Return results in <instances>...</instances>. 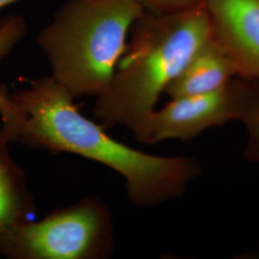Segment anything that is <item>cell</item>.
Returning <instances> with one entry per match:
<instances>
[{
	"instance_id": "obj_1",
	"label": "cell",
	"mask_w": 259,
	"mask_h": 259,
	"mask_svg": "<svg viewBox=\"0 0 259 259\" xmlns=\"http://www.w3.org/2000/svg\"><path fill=\"white\" fill-rule=\"evenodd\" d=\"M10 96L19 119L3 139L28 148L71 153L109 167L123 178L130 202L138 208L182 197L203 174L194 157L156 156L112 139L80 112L74 96L51 75Z\"/></svg>"
},
{
	"instance_id": "obj_2",
	"label": "cell",
	"mask_w": 259,
	"mask_h": 259,
	"mask_svg": "<svg viewBox=\"0 0 259 259\" xmlns=\"http://www.w3.org/2000/svg\"><path fill=\"white\" fill-rule=\"evenodd\" d=\"M111 81L93 106L105 126L135 129L210 38L204 2L176 14L145 13L133 25Z\"/></svg>"
},
{
	"instance_id": "obj_3",
	"label": "cell",
	"mask_w": 259,
	"mask_h": 259,
	"mask_svg": "<svg viewBox=\"0 0 259 259\" xmlns=\"http://www.w3.org/2000/svg\"><path fill=\"white\" fill-rule=\"evenodd\" d=\"M135 0H68L37 36L51 76L75 98L95 96L111 81L134 23Z\"/></svg>"
},
{
	"instance_id": "obj_4",
	"label": "cell",
	"mask_w": 259,
	"mask_h": 259,
	"mask_svg": "<svg viewBox=\"0 0 259 259\" xmlns=\"http://www.w3.org/2000/svg\"><path fill=\"white\" fill-rule=\"evenodd\" d=\"M113 249L111 210L94 196L0 234V254L10 259H106Z\"/></svg>"
},
{
	"instance_id": "obj_5",
	"label": "cell",
	"mask_w": 259,
	"mask_h": 259,
	"mask_svg": "<svg viewBox=\"0 0 259 259\" xmlns=\"http://www.w3.org/2000/svg\"><path fill=\"white\" fill-rule=\"evenodd\" d=\"M231 83L215 93L171 99L166 106L155 109L139 122L132 131L135 138L146 145L169 139L191 141L206 130L236 121Z\"/></svg>"
},
{
	"instance_id": "obj_6",
	"label": "cell",
	"mask_w": 259,
	"mask_h": 259,
	"mask_svg": "<svg viewBox=\"0 0 259 259\" xmlns=\"http://www.w3.org/2000/svg\"><path fill=\"white\" fill-rule=\"evenodd\" d=\"M210 37L238 78L259 81V0H204Z\"/></svg>"
},
{
	"instance_id": "obj_7",
	"label": "cell",
	"mask_w": 259,
	"mask_h": 259,
	"mask_svg": "<svg viewBox=\"0 0 259 259\" xmlns=\"http://www.w3.org/2000/svg\"><path fill=\"white\" fill-rule=\"evenodd\" d=\"M234 78H237V73L231 59L210 37L164 93L173 99L215 93L227 88Z\"/></svg>"
},
{
	"instance_id": "obj_8",
	"label": "cell",
	"mask_w": 259,
	"mask_h": 259,
	"mask_svg": "<svg viewBox=\"0 0 259 259\" xmlns=\"http://www.w3.org/2000/svg\"><path fill=\"white\" fill-rule=\"evenodd\" d=\"M8 144L0 137V234L32 220L36 213V203L26 176L11 156Z\"/></svg>"
},
{
	"instance_id": "obj_9",
	"label": "cell",
	"mask_w": 259,
	"mask_h": 259,
	"mask_svg": "<svg viewBox=\"0 0 259 259\" xmlns=\"http://www.w3.org/2000/svg\"><path fill=\"white\" fill-rule=\"evenodd\" d=\"M236 109V121L247 133L243 157L250 163L259 162V81L233 79L231 83Z\"/></svg>"
},
{
	"instance_id": "obj_10",
	"label": "cell",
	"mask_w": 259,
	"mask_h": 259,
	"mask_svg": "<svg viewBox=\"0 0 259 259\" xmlns=\"http://www.w3.org/2000/svg\"><path fill=\"white\" fill-rule=\"evenodd\" d=\"M27 33V23L20 16H10L0 21V60L19 45ZM0 135L12 129L19 119V111L12 101L6 87L0 85Z\"/></svg>"
},
{
	"instance_id": "obj_11",
	"label": "cell",
	"mask_w": 259,
	"mask_h": 259,
	"mask_svg": "<svg viewBox=\"0 0 259 259\" xmlns=\"http://www.w3.org/2000/svg\"><path fill=\"white\" fill-rule=\"evenodd\" d=\"M145 13L155 15L176 14L193 9L204 0H135Z\"/></svg>"
},
{
	"instance_id": "obj_12",
	"label": "cell",
	"mask_w": 259,
	"mask_h": 259,
	"mask_svg": "<svg viewBox=\"0 0 259 259\" xmlns=\"http://www.w3.org/2000/svg\"><path fill=\"white\" fill-rule=\"evenodd\" d=\"M17 1H19V0H0V9L4 8L5 6L10 5V4H12V3H15V2H17Z\"/></svg>"
},
{
	"instance_id": "obj_13",
	"label": "cell",
	"mask_w": 259,
	"mask_h": 259,
	"mask_svg": "<svg viewBox=\"0 0 259 259\" xmlns=\"http://www.w3.org/2000/svg\"><path fill=\"white\" fill-rule=\"evenodd\" d=\"M245 257H249V258H259V248L256 251L252 252L250 256H245Z\"/></svg>"
}]
</instances>
